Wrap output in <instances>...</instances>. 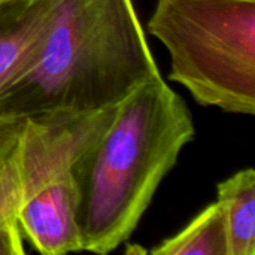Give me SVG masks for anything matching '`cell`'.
<instances>
[{"mask_svg":"<svg viewBox=\"0 0 255 255\" xmlns=\"http://www.w3.org/2000/svg\"><path fill=\"white\" fill-rule=\"evenodd\" d=\"M148 33L202 106L255 114V0H155Z\"/></svg>","mask_w":255,"mask_h":255,"instance_id":"3","label":"cell"},{"mask_svg":"<svg viewBox=\"0 0 255 255\" xmlns=\"http://www.w3.org/2000/svg\"><path fill=\"white\" fill-rule=\"evenodd\" d=\"M158 73L133 0H60L36 66L0 96V118L114 108Z\"/></svg>","mask_w":255,"mask_h":255,"instance_id":"2","label":"cell"},{"mask_svg":"<svg viewBox=\"0 0 255 255\" xmlns=\"http://www.w3.org/2000/svg\"><path fill=\"white\" fill-rule=\"evenodd\" d=\"M227 255H255V172L242 169L217 185Z\"/></svg>","mask_w":255,"mask_h":255,"instance_id":"6","label":"cell"},{"mask_svg":"<svg viewBox=\"0 0 255 255\" xmlns=\"http://www.w3.org/2000/svg\"><path fill=\"white\" fill-rule=\"evenodd\" d=\"M22 232L19 223H10L0 227V255H22Z\"/></svg>","mask_w":255,"mask_h":255,"instance_id":"10","label":"cell"},{"mask_svg":"<svg viewBox=\"0 0 255 255\" xmlns=\"http://www.w3.org/2000/svg\"><path fill=\"white\" fill-rule=\"evenodd\" d=\"M151 254L227 255L226 229L218 203H209L179 233L154 247Z\"/></svg>","mask_w":255,"mask_h":255,"instance_id":"7","label":"cell"},{"mask_svg":"<svg viewBox=\"0 0 255 255\" xmlns=\"http://www.w3.org/2000/svg\"><path fill=\"white\" fill-rule=\"evenodd\" d=\"M1 1H3V0H0V3H1Z\"/></svg>","mask_w":255,"mask_h":255,"instance_id":"11","label":"cell"},{"mask_svg":"<svg viewBox=\"0 0 255 255\" xmlns=\"http://www.w3.org/2000/svg\"><path fill=\"white\" fill-rule=\"evenodd\" d=\"M60 0L0 3V96L37 63Z\"/></svg>","mask_w":255,"mask_h":255,"instance_id":"5","label":"cell"},{"mask_svg":"<svg viewBox=\"0 0 255 255\" xmlns=\"http://www.w3.org/2000/svg\"><path fill=\"white\" fill-rule=\"evenodd\" d=\"M194 136L187 103L161 73L117 106L73 167L81 251L109 254L133 235Z\"/></svg>","mask_w":255,"mask_h":255,"instance_id":"1","label":"cell"},{"mask_svg":"<svg viewBox=\"0 0 255 255\" xmlns=\"http://www.w3.org/2000/svg\"><path fill=\"white\" fill-rule=\"evenodd\" d=\"M24 124L25 120L0 118V163L15 148Z\"/></svg>","mask_w":255,"mask_h":255,"instance_id":"9","label":"cell"},{"mask_svg":"<svg viewBox=\"0 0 255 255\" xmlns=\"http://www.w3.org/2000/svg\"><path fill=\"white\" fill-rule=\"evenodd\" d=\"M22 185L16 145L0 163V227L18 221Z\"/></svg>","mask_w":255,"mask_h":255,"instance_id":"8","label":"cell"},{"mask_svg":"<svg viewBox=\"0 0 255 255\" xmlns=\"http://www.w3.org/2000/svg\"><path fill=\"white\" fill-rule=\"evenodd\" d=\"M117 106L25 118L16 142L22 185L18 223L40 254L81 251L75 221L73 167L79 155L109 126Z\"/></svg>","mask_w":255,"mask_h":255,"instance_id":"4","label":"cell"}]
</instances>
